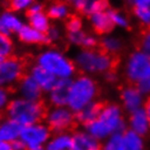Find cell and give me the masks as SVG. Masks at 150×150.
<instances>
[{
  "label": "cell",
  "instance_id": "1",
  "mask_svg": "<svg viewBox=\"0 0 150 150\" xmlns=\"http://www.w3.org/2000/svg\"><path fill=\"white\" fill-rule=\"evenodd\" d=\"M85 131L99 142L114 134H123L126 131V122L122 109L115 103H105L99 117L87 124Z\"/></svg>",
  "mask_w": 150,
  "mask_h": 150
},
{
  "label": "cell",
  "instance_id": "2",
  "mask_svg": "<svg viewBox=\"0 0 150 150\" xmlns=\"http://www.w3.org/2000/svg\"><path fill=\"white\" fill-rule=\"evenodd\" d=\"M75 65L84 74H105L115 70L117 58L101 49H82L75 57Z\"/></svg>",
  "mask_w": 150,
  "mask_h": 150
},
{
  "label": "cell",
  "instance_id": "3",
  "mask_svg": "<svg viewBox=\"0 0 150 150\" xmlns=\"http://www.w3.org/2000/svg\"><path fill=\"white\" fill-rule=\"evenodd\" d=\"M9 119L16 121L22 126L39 123L44 120L47 113L44 102L30 101L19 97L12 99L6 109Z\"/></svg>",
  "mask_w": 150,
  "mask_h": 150
},
{
  "label": "cell",
  "instance_id": "4",
  "mask_svg": "<svg viewBox=\"0 0 150 150\" xmlns=\"http://www.w3.org/2000/svg\"><path fill=\"white\" fill-rule=\"evenodd\" d=\"M98 91V85L93 77L87 74L79 75L75 79H72L68 107L74 113H77L83 108L95 101Z\"/></svg>",
  "mask_w": 150,
  "mask_h": 150
},
{
  "label": "cell",
  "instance_id": "5",
  "mask_svg": "<svg viewBox=\"0 0 150 150\" xmlns=\"http://www.w3.org/2000/svg\"><path fill=\"white\" fill-rule=\"evenodd\" d=\"M36 64L50 72L57 79H72L76 72L74 62L58 49L44 50L36 58Z\"/></svg>",
  "mask_w": 150,
  "mask_h": 150
},
{
  "label": "cell",
  "instance_id": "6",
  "mask_svg": "<svg viewBox=\"0 0 150 150\" xmlns=\"http://www.w3.org/2000/svg\"><path fill=\"white\" fill-rule=\"evenodd\" d=\"M51 138V129L47 124L35 123L23 126L20 139L26 146V150H45L46 144Z\"/></svg>",
  "mask_w": 150,
  "mask_h": 150
},
{
  "label": "cell",
  "instance_id": "7",
  "mask_svg": "<svg viewBox=\"0 0 150 150\" xmlns=\"http://www.w3.org/2000/svg\"><path fill=\"white\" fill-rule=\"evenodd\" d=\"M26 64L19 57L10 56L0 63V86L11 87L21 81L25 75Z\"/></svg>",
  "mask_w": 150,
  "mask_h": 150
},
{
  "label": "cell",
  "instance_id": "8",
  "mask_svg": "<svg viewBox=\"0 0 150 150\" xmlns=\"http://www.w3.org/2000/svg\"><path fill=\"white\" fill-rule=\"evenodd\" d=\"M150 70V58L147 54L136 49L134 52H132L128 56L124 73L125 79L128 84L136 85L139 79H142L145 76L147 72Z\"/></svg>",
  "mask_w": 150,
  "mask_h": 150
},
{
  "label": "cell",
  "instance_id": "9",
  "mask_svg": "<svg viewBox=\"0 0 150 150\" xmlns=\"http://www.w3.org/2000/svg\"><path fill=\"white\" fill-rule=\"evenodd\" d=\"M45 121L51 132L62 133L74 126L76 117H75V113L68 105L52 107L50 110H47Z\"/></svg>",
  "mask_w": 150,
  "mask_h": 150
},
{
  "label": "cell",
  "instance_id": "10",
  "mask_svg": "<svg viewBox=\"0 0 150 150\" xmlns=\"http://www.w3.org/2000/svg\"><path fill=\"white\" fill-rule=\"evenodd\" d=\"M121 101L125 111L132 113L143 108L144 95L139 91L136 85L128 84L121 90Z\"/></svg>",
  "mask_w": 150,
  "mask_h": 150
},
{
  "label": "cell",
  "instance_id": "11",
  "mask_svg": "<svg viewBox=\"0 0 150 150\" xmlns=\"http://www.w3.org/2000/svg\"><path fill=\"white\" fill-rule=\"evenodd\" d=\"M72 79H58L56 85L48 94L49 102L53 107H67L69 100V93L71 87Z\"/></svg>",
  "mask_w": 150,
  "mask_h": 150
},
{
  "label": "cell",
  "instance_id": "12",
  "mask_svg": "<svg viewBox=\"0 0 150 150\" xmlns=\"http://www.w3.org/2000/svg\"><path fill=\"white\" fill-rule=\"evenodd\" d=\"M18 93L23 99L30 101H41L44 91L30 74H25L18 83Z\"/></svg>",
  "mask_w": 150,
  "mask_h": 150
},
{
  "label": "cell",
  "instance_id": "13",
  "mask_svg": "<svg viewBox=\"0 0 150 150\" xmlns=\"http://www.w3.org/2000/svg\"><path fill=\"white\" fill-rule=\"evenodd\" d=\"M100 142L86 131H77L72 134V144L70 150H101Z\"/></svg>",
  "mask_w": 150,
  "mask_h": 150
},
{
  "label": "cell",
  "instance_id": "14",
  "mask_svg": "<svg viewBox=\"0 0 150 150\" xmlns=\"http://www.w3.org/2000/svg\"><path fill=\"white\" fill-rule=\"evenodd\" d=\"M28 74L32 76V79L37 83V85L41 88L42 91L49 93L52 89L53 86L56 85L57 79L54 75H52L50 72L45 70L44 68L39 67L38 64H35L33 67H30Z\"/></svg>",
  "mask_w": 150,
  "mask_h": 150
},
{
  "label": "cell",
  "instance_id": "15",
  "mask_svg": "<svg viewBox=\"0 0 150 150\" xmlns=\"http://www.w3.org/2000/svg\"><path fill=\"white\" fill-rule=\"evenodd\" d=\"M24 25L22 19L13 11H4L0 13V33L11 36L18 33Z\"/></svg>",
  "mask_w": 150,
  "mask_h": 150
},
{
  "label": "cell",
  "instance_id": "16",
  "mask_svg": "<svg viewBox=\"0 0 150 150\" xmlns=\"http://www.w3.org/2000/svg\"><path fill=\"white\" fill-rule=\"evenodd\" d=\"M128 126H129V129L137 133L140 136H145L149 133V120H148L147 113L144 108H140L134 112L129 113Z\"/></svg>",
  "mask_w": 150,
  "mask_h": 150
},
{
  "label": "cell",
  "instance_id": "17",
  "mask_svg": "<svg viewBox=\"0 0 150 150\" xmlns=\"http://www.w3.org/2000/svg\"><path fill=\"white\" fill-rule=\"evenodd\" d=\"M18 37L22 42L27 45H45L49 44L47 35L42 32L35 30L30 25H23L22 28L18 32Z\"/></svg>",
  "mask_w": 150,
  "mask_h": 150
},
{
  "label": "cell",
  "instance_id": "18",
  "mask_svg": "<svg viewBox=\"0 0 150 150\" xmlns=\"http://www.w3.org/2000/svg\"><path fill=\"white\" fill-rule=\"evenodd\" d=\"M89 22L93 30L99 35H108L114 27L108 10L91 14L89 16Z\"/></svg>",
  "mask_w": 150,
  "mask_h": 150
},
{
  "label": "cell",
  "instance_id": "19",
  "mask_svg": "<svg viewBox=\"0 0 150 150\" xmlns=\"http://www.w3.org/2000/svg\"><path fill=\"white\" fill-rule=\"evenodd\" d=\"M23 126L12 119H6L0 122V140L13 143L20 139Z\"/></svg>",
  "mask_w": 150,
  "mask_h": 150
},
{
  "label": "cell",
  "instance_id": "20",
  "mask_svg": "<svg viewBox=\"0 0 150 150\" xmlns=\"http://www.w3.org/2000/svg\"><path fill=\"white\" fill-rule=\"evenodd\" d=\"M103 105L105 103H101V102L96 101V100L94 102L89 103L85 108H83L81 111L75 113L76 122L84 125V126H86L87 124H89L93 121L97 120L99 115H100V112H101Z\"/></svg>",
  "mask_w": 150,
  "mask_h": 150
},
{
  "label": "cell",
  "instance_id": "21",
  "mask_svg": "<svg viewBox=\"0 0 150 150\" xmlns=\"http://www.w3.org/2000/svg\"><path fill=\"white\" fill-rule=\"evenodd\" d=\"M68 40L72 45L79 46L83 49H96L99 46L98 38L94 35L85 33L84 30L77 33H69Z\"/></svg>",
  "mask_w": 150,
  "mask_h": 150
},
{
  "label": "cell",
  "instance_id": "22",
  "mask_svg": "<svg viewBox=\"0 0 150 150\" xmlns=\"http://www.w3.org/2000/svg\"><path fill=\"white\" fill-rule=\"evenodd\" d=\"M70 6L65 1H53L47 8V14L51 20L61 21V20H68L70 15Z\"/></svg>",
  "mask_w": 150,
  "mask_h": 150
},
{
  "label": "cell",
  "instance_id": "23",
  "mask_svg": "<svg viewBox=\"0 0 150 150\" xmlns=\"http://www.w3.org/2000/svg\"><path fill=\"white\" fill-rule=\"evenodd\" d=\"M72 144V135L65 132L57 133V135L48 140L45 150H70Z\"/></svg>",
  "mask_w": 150,
  "mask_h": 150
},
{
  "label": "cell",
  "instance_id": "24",
  "mask_svg": "<svg viewBox=\"0 0 150 150\" xmlns=\"http://www.w3.org/2000/svg\"><path fill=\"white\" fill-rule=\"evenodd\" d=\"M76 10L82 14L90 16L94 13L108 10V0H83Z\"/></svg>",
  "mask_w": 150,
  "mask_h": 150
},
{
  "label": "cell",
  "instance_id": "25",
  "mask_svg": "<svg viewBox=\"0 0 150 150\" xmlns=\"http://www.w3.org/2000/svg\"><path fill=\"white\" fill-rule=\"evenodd\" d=\"M27 20H28V25L34 27L35 30L47 33L48 30L51 27L50 24V18L48 16L47 12L42 11L39 13H33V14H27Z\"/></svg>",
  "mask_w": 150,
  "mask_h": 150
},
{
  "label": "cell",
  "instance_id": "26",
  "mask_svg": "<svg viewBox=\"0 0 150 150\" xmlns=\"http://www.w3.org/2000/svg\"><path fill=\"white\" fill-rule=\"evenodd\" d=\"M122 142L124 150H144L143 136L132 129H126L122 134Z\"/></svg>",
  "mask_w": 150,
  "mask_h": 150
},
{
  "label": "cell",
  "instance_id": "27",
  "mask_svg": "<svg viewBox=\"0 0 150 150\" xmlns=\"http://www.w3.org/2000/svg\"><path fill=\"white\" fill-rule=\"evenodd\" d=\"M99 46H100V49L103 50L105 52L116 57V54L120 52L122 48H123V42H122L121 39H119L115 36L105 35V37L99 41Z\"/></svg>",
  "mask_w": 150,
  "mask_h": 150
},
{
  "label": "cell",
  "instance_id": "28",
  "mask_svg": "<svg viewBox=\"0 0 150 150\" xmlns=\"http://www.w3.org/2000/svg\"><path fill=\"white\" fill-rule=\"evenodd\" d=\"M137 49L150 58V27H143L137 39Z\"/></svg>",
  "mask_w": 150,
  "mask_h": 150
},
{
  "label": "cell",
  "instance_id": "29",
  "mask_svg": "<svg viewBox=\"0 0 150 150\" xmlns=\"http://www.w3.org/2000/svg\"><path fill=\"white\" fill-rule=\"evenodd\" d=\"M108 13H109L110 19H111L114 26L121 27V28H128L129 27L127 16L124 13L117 11V10H113V9H108Z\"/></svg>",
  "mask_w": 150,
  "mask_h": 150
},
{
  "label": "cell",
  "instance_id": "30",
  "mask_svg": "<svg viewBox=\"0 0 150 150\" xmlns=\"http://www.w3.org/2000/svg\"><path fill=\"white\" fill-rule=\"evenodd\" d=\"M13 52V41L11 36L0 33V57L8 58Z\"/></svg>",
  "mask_w": 150,
  "mask_h": 150
},
{
  "label": "cell",
  "instance_id": "31",
  "mask_svg": "<svg viewBox=\"0 0 150 150\" xmlns=\"http://www.w3.org/2000/svg\"><path fill=\"white\" fill-rule=\"evenodd\" d=\"M133 14L143 27H150V8L133 7Z\"/></svg>",
  "mask_w": 150,
  "mask_h": 150
},
{
  "label": "cell",
  "instance_id": "32",
  "mask_svg": "<svg viewBox=\"0 0 150 150\" xmlns=\"http://www.w3.org/2000/svg\"><path fill=\"white\" fill-rule=\"evenodd\" d=\"M101 150H124L122 134H114L105 139V143L102 146Z\"/></svg>",
  "mask_w": 150,
  "mask_h": 150
},
{
  "label": "cell",
  "instance_id": "33",
  "mask_svg": "<svg viewBox=\"0 0 150 150\" xmlns=\"http://www.w3.org/2000/svg\"><path fill=\"white\" fill-rule=\"evenodd\" d=\"M65 28L69 33H77L83 30V21L77 15H71L67 22H65Z\"/></svg>",
  "mask_w": 150,
  "mask_h": 150
},
{
  "label": "cell",
  "instance_id": "34",
  "mask_svg": "<svg viewBox=\"0 0 150 150\" xmlns=\"http://www.w3.org/2000/svg\"><path fill=\"white\" fill-rule=\"evenodd\" d=\"M34 2L35 0H10L9 7L13 12H23L27 11Z\"/></svg>",
  "mask_w": 150,
  "mask_h": 150
},
{
  "label": "cell",
  "instance_id": "35",
  "mask_svg": "<svg viewBox=\"0 0 150 150\" xmlns=\"http://www.w3.org/2000/svg\"><path fill=\"white\" fill-rule=\"evenodd\" d=\"M136 87L143 95H149L150 96V70L147 72L145 76L142 79H139L136 84Z\"/></svg>",
  "mask_w": 150,
  "mask_h": 150
},
{
  "label": "cell",
  "instance_id": "36",
  "mask_svg": "<svg viewBox=\"0 0 150 150\" xmlns=\"http://www.w3.org/2000/svg\"><path fill=\"white\" fill-rule=\"evenodd\" d=\"M11 100V93L8 87L0 86V111L7 109Z\"/></svg>",
  "mask_w": 150,
  "mask_h": 150
},
{
  "label": "cell",
  "instance_id": "37",
  "mask_svg": "<svg viewBox=\"0 0 150 150\" xmlns=\"http://www.w3.org/2000/svg\"><path fill=\"white\" fill-rule=\"evenodd\" d=\"M47 38H48V42H54L58 41L61 37V30L58 26H52L48 30V32L46 33Z\"/></svg>",
  "mask_w": 150,
  "mask_h": 150
},
{
  "label": "cell",
  "instance_id": "38",
  "mask_svg": "<svg viewBox=\"0 0 150 150\" xmlns=\"http://www.w3.org/2000/svg\"><path fill=\"white\" fill-rule=\"evenodd\" d=\"M45 11L44 10V6L41 4H38V2H34L30 7V9L27 10V14H33V13H39V12Z\"/></svg>",
  "mask_w": 150,
  "mask_h": 150
},
{
  "label": "cell",
  "instance_id": "39",
  "mask_svg": "<svg viewBox=\"0 0 150 150\" xmlns=\"http://www.w3.org/2000/svg\"><path fill=\"white\" fill-rule=\"evenodd\" d=\"M133 7H145L150 8V0H131Z\"/></svg>",
  "mask_w": 150,
  "mask_h": 150
},
{
  "label": "cell",
  "instance_id": "40",
  "mask_svg": "<svg viewBox=\"0 0 150 150\" xmlns=\"http://www.w3.org/2000/svg\"><path fill=\"white\" fill-rule=\"evenodd\" d=\"M11 146H12V150H26L25 144L23 143L21 139L14 140L13 143H11Z\"/></svg>",
  "mask_w": 150,
  "mask_h": 150
},
{
  "label": "cell",
  "instance_id": "41",
  "mask_svg": "<svg viewBox=\"0 0 150 150\" xmlns=\"http://www.w3.org/2000/svg\"><path fill=\"white\" fill-rule=\"evenodd\" d=\"M105 79L110 83H114L117 79V75L115 73V70H112V71L107 72L105 74Z\"/></svg>",
  "mask_w": 150,
  "mask_h": 150
},
{
  "label": "cell",
  "instance_id": "42",
  "mask_svg": "<svg viewBox=\"0 0 150 150\" xmlns=\"http://www.w3.org/2000/svg\"><path fill=\"white\" fill-rule=\"evenodd\" d=\"M144 109H145V111H146L147 116H148V120H149V124H150V96L147 98V100L145 101Z\"/></svg>",
  "mask_w": 150,
  "mask_h": 150
},
{
  "label": "cell",
  "instance_id": "43",
  "mask_svg": "<svg viewBox=\"0 0 150 150\" xmlns=\"http://www.w3.org/2000/svg\"><path fill=\"white\" fill-rule=\"evenodd\" d=\"M0 150H12L11 143H8V142L0 140Z\"/></svg>",
  "mask_w": 150,
  "mask_h": 150
},
{
  "label": "cell",
  "instance_id": "44",
  "mask_svg": "<svg viewBox=\"0 0 150 150\" xmlns=\"http://www.w3.org/2000/svg\"><path fill=\"white\" fill-rule=\"evenodd\" d=\"M63 1H65L67 4L72 6V7H74L75 9H77L79 4L83 2V0H63Z\"/></svg>",
  "mask_w": 150,
  "mask_h": 150
},
{
  "label": "cell",
  "instance_id": "45",
  "mask_svg": "<svg viewBox=\"0 0 150 150\" xmlns=\"http://www.w3.org/2000/svg\"><path fill=\"white\" fill-rule=\"evenodd\" d=\"M4 60V58H2V57H0V63H1V61Z\"/></svg>",
  "mask_w": 150,
  "mask_h": 150
}]
</instances>
